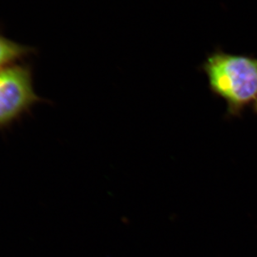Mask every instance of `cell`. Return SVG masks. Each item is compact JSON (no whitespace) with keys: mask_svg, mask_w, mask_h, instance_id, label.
Masks as SVG:
<instances>
[{"mask_svg":"<svg viewBox=\"0 0 257 257\" xmlns=\"http://www.w3.org/2000/svg\"><path fill=\"white\" fill-rule=\"evenodd\" d=\"M34 47L21 45L6 37L0 30V69L16 63L22 62L29 56L35 55Z\"/></svg>","mask_w":257,"mask_h":257,"instance_id":"obj_3","label":"cell"},{"mask_svg":"<svg viewBox=\"0 0 257 257\" xmlns=\"http://www.w3.org/2000/svg\"><path fill=\"white\" fill-rule=\"evenodd\" d=\"M42 101L34 87L32 64L22 61L0 69V130L9 128Z\"/></svg>","mask_w":257,"mask_h":257,"instance_id":"obj_2","label":"cell"},{"mask_svg":"<svg viewBox=\"0 0 257 257\" xmlns=\"http://www.w3.org/2000/svg\"><path fill=\"white\" fill-rule=\"evenodd\" d=\"M200 69L207 78L210 92L226 103L228 116H241L256 100V57L216 49L205 58Z\"/></svg>","mask_w":257,"mask_h":257,"instance_id":"obj_1","label":"cell"},{"mask_svg":"<svg viewBox=\"0 0 257 257\" xmlns=\"http://www.w3.org/2000/svg\"><path fill=\"white\" fill-rule=\"evenodd\" d=\"M253 110L255 112V114H257V99L255 100L254 104H253Z\"/></svg>","mask_w":257,"mask_h":257,"instance_id":"obj_4","label":"cell"}]
</instances>
